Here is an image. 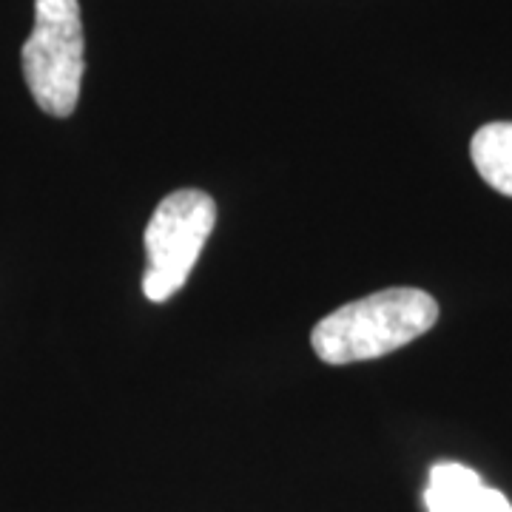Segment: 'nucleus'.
<instances>
[{"label": "nucleus", "instance_id": "2", "mask_svg": "<svg viewBox=\"0 0 512 512\" xmlns=\"http://www.w3.org/2000/svg\"><path fill=\"white\" fill-rule=\"evenodd\" d=\"M86 40L77 0H35V29L20 49L23 77L35 103L49 117H69L77 109Z\"/></svg>", "mask_w": 512, "mask_h": 512}, {"label": "nucleus", "instance_id": "3", "mask_svg": "<svg viewBox=\"0 0 512 512\" xmlns=\"http://www.w3.org/2000/svg\"><path fill=\"white\" fill-rule=\"evenodd\" d=\"M214 225L217 202L200 188H180L157 205L146 225L148 271L143 293L148 302H168L183 288Z\"/></svg>", "mask_w": 512, "mask_h": 512}, {"label": "nucleus", "instance_id": "1", "mask_svg": "<svg viewBox=\"0 0 512 512\" xmlns=\"http://www.w3.org/2000/svg\"><path fill=\"white\" fill-rule=\"evenodd\" d=\"M439 322V302L419 288H387L353 299L319 319L311 333L313 353L325 365L382 359L410 345Z\"/></svg>", "mask_w": 512, "mask_h": 512}, {"label": "nucleus", "instance_id": "5", "mask_svg": "<svg viewBox=\"0 0 512 512\" xmlns=\"http://www.w3.org/2000/svg\"><path fill=\"white\" fill-rule=\"evenodd\" d=\"M470 154L481 180L498 194L512 197V123H487L478 128Z\"/></svg>", "mask_w": 512, "mask_h": 512}, {"label": "nucleus", "instance_id": "4", "mask_svg": "<svg viewBox=\"0 0 512 512\" xmlns=\"http://www.w3.org/2000/svg\"><path fill=\"white\" fill-rule=\"evenodd\" d=\"M424 504L427 512H512L507 495L487 487L476 470L458 461H441L430 470Z\"/></svg>", "mask_w": 512, "mask_h": 512}]
</instances>
